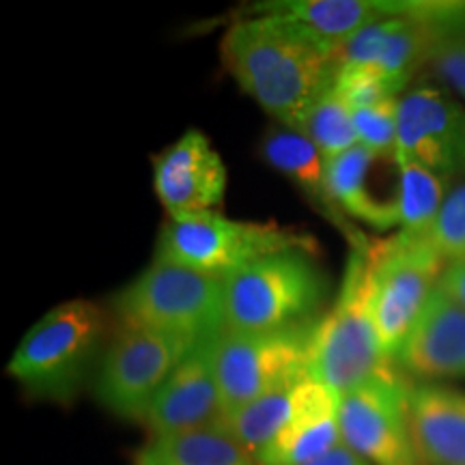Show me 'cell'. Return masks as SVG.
I'll use <instances>...</instances> for the list:
<instances>
[{
	"instance_id": "5bb4252c",
	"label": "cell",
	"mask_w": 465,
	"mask_h": 465,
	"mask_svg": "<svg viewBox=\"0 0 465 465\" xmlns=\"http://www.w3.org/2000/svg\"><path fill=\"white\" fill-rule=\"evenodd\" d=\"M213 341L216 336L196 342L151 401L144 422L153 435L223 422L224 405L213 364Z\"/></svg>"
},
{
	"instance_id": "d6986e66",
	"label": "cell",
	"mask_w": 465,
	"mask_h": 465,
	"mask_svg": "<svg viewBox=\"0 0 465 465\" xmlns=\"http://www.w3.org/2000/svg\"><path fill=\"white\" fill-rule=\"evenodd\" d=\"M381 155L364 147H353L339 158L325 160L328 164V188L336 205L347 218L388 231L399 226L397 205L377 196L371 188V173Z\"/></svg>"
},
{
	"instance_id": "8fae6325",
	"label": "cell",
	"mask_w": 465,
	"mask_h": 465,
	"mask_svg": "<svg viewBox=\"0 0 465 465\" xmlns=\"http://www.w3.org/2000/svg\"><path fill=\"white\" fill-rule=\"evenodd\" d=\"M397 153L446 182L465 177V106L449 91L418 84L399 97Z\"/></svg>"
},
{
	"instance_id": "d4e9b609",
	"label": "cell",
	"mask_w": 465,
	"mask_h": 465,
	"mask_svg": "<svg viewBox=\"0 0 465 465\" xmlns=\"http://www.w3.org/2000/svg\"><path fill=\"white\" fill-rule=\"evenodd\" d=\"M399 97L388 100L373 108L353 110V127L360 147L373 151L381 158H394L397 153V134H399Z\"/></svg>"
},
{
	"instance_id": "83f0119b",
	"label": "cell",
	"mask_w": 465,
	"mask_h": 465,
	"mask_svg": "<svg viewBox=\"0 0 465 465\" xmlns=\"http://www.w3.org/2000/svg\"><path fill=\"white\" fill-rule=\"evenodd\" d=\"M440 287L457 300L459 304L465 306V263H450L446 265L444 274H441Z\"/></svg>"
},
{
	"instance_id": "9a60e30c",
	"label": "cell",
	"mask_w": 465,
	"mask_h": 465,
	"mask_svg": "<svg viewBox=\"0 0 465 465\" xmlns=\"http://www.w3.org/2000/svg\"><path fill=\"white\" fill-rule=\"evenodd\" d=\"M397 369L424 381L465 377V306L441 287L401 347Z\"/></svg>"
},
{
	"instance_id": "7c38bea8",
	"label": "cell",
	"mask_w": 465,
	"mask_h": 465,
	"mask_svg": "<svg viewBox=\"0 0 465 465\" xmlns=\"http://www.w3.org/2000/svg\"><path fill=\"white\" fill-rule=\"evenodd\" d=\"M463 5L446 0H272L250 5L246 15L282 17L311 33L325 48L339 52L353 35L377 22L449 15Z\"/></svg>"
},
{
	"instance_id": "ffe728a7",
	"label": "cell",
	"mask_w": 465,
	"mask_h": 465,
	"mask_svg": "<svg viewBox=\"0 0 465 465\" xmlns=\"http://www.w3.org/2000/svg\"><path fill=\"white\" fill-rule=\"evenodd\" d=\"M134 465H259L224 424L153 435L138 450Z\"/></svg>"
},
{
	"instance_id": "3957f363",
	"label": "cell",
	"mask_w": 465,
	"mask_h": 465,
	"mask_svg": "<svg viewBox=\"0 0 465 465\" xmlns=\"http://www.w3.org/2000/svg\"><path fill=\"white\" fill-rule=\"evenodd\" d=\"M328 278L311 252H278L224 276V319L232 332H276L315 323Z\"/></svg>"
},
{
	"instance_id": "cb8c5ba5",
	"label": "cell",
	"mask_w": 465,
	"mask_h": 465,
	"mask_svg": "<svg viewBox=\"0 0 465 465\" xmlns=\"http://www.w3.org/2000/svg\"><path fill=\"white\" fill-rule=\"evenodd\" d=\"M427 240L450 263H465V177L446 194Z\"/></svg>"
},
{
	"instance_id": "6da1fadb",
	"label": "cell",
	"mask_w": 465,
	"mask_h": 465,
	"mask_svg": "<svg viewBox=\"0 0 465 465\" xmlns=\"http://www.w3.org/2000/svg\"><path fill=\"white\" fill-rule=\"evenodd\" d=\"M220 54L240 89L291 130L332 89L339 74L336 52L276 15H246L232 22Z\"/></svg>"
},
{
	"instance_id": "52a82bcc",
	"label": "cell",
	"mask_w": 465,
	"mask_h": 465,
	"mask_svg": "<svg viewBox=\"0 0 465 465\" xmlns=\"http://www.w3.org/2000/svg\"><path fill=\"white\" fill-rule=\"evenodd\" d=\"M446 261L427 237L397 232L381 242H369L371 311L386 356L397 366V356L433 291L440 287Z\"/></svg>"
},
{
	"instance_id": "8992f818",
	"label": "cell",
	"mask_w": 465,
	"mask_h": 465,
	"mask_svg": "<svg viewBox=\"0 0 465 465\" xmlns=\"http://www.w3.org/2000/svg\"><path fill=\"white\" fill-rule=\"evenodd\" d=\"M315 252L317 242L306 232L274 223H242L216 212L188 218H168L162 226L153 263L190 267L224 278L254 261L278 252Z\"/></svg>"
},
{
	"instance_id": "e0dca14e",
	"label": "cell",
	"mask_w": 465,
	"mask_h": 465,
	"mask_svg": "<svg viewBox=\"0 0 465 465\" xmlns=\"http://www.w3.org/2000/svg\"><path fill=\"white\" fill-rule=\"evenodd\" d=\"M410 424L422 465H465V391L410 383Z\"/></svg>"
},
{
	"instance_id": "7402d4cb",
	"label": "cell",
	"mask_w": 465,
	"mask_h": 465,
	"mask_svg": "<svg viewBox=\"0 0 465 465\" xmlns=\"http://www.w3.org/2000/svg\"><path fill=\"white\" fill-rule=\"evenodd\" d=\"M300 383L265 394V397L252 401V403L242 405L240 410L224 414V429L240 441L243 449L257 455L263 446L276 438L282 424L287 422L291 410H293Z\"/></svg>"
},
{
	"instance_id": "4fadbf2b",
	"label": "cell",
	"mask_w": 465,
	"mask_h": 465,
	"mask_svg": "<svg viewBox=\"0 0 465 465\" xmlns=\"http://www.w3.org/2000/svg\"><path fill=\"white\" fill-rule=\"evenodd\" d=\"M226 166L201 130H188L153 158L155 194L171 218L207 213L223 205Z\"/></svg>"
},
{
	"instance_id": "277c9868",
	"label": "cell",
	"mask_w": 465,
	"mask_h": 465,
	"mask_svg": "<svg viewBox=\"0 0 465 465\" xmlns=\"http://www.w3.org/2000/svg\"><path fill=\"white\" fill-rule=\"evenodd\" d=\"M124 330H147L192 342L223 334L224 278L153 263L113 300Z\"/></svg>"
},
{
	"instance_id": "7a4b0ae2",
	"label": "cell",
	"mask_w": 465,
	"mask_h": 465,
	"mask_svg": "<svg viewBox=\"0 0 465 465\" xmlns=\"http://www.w3.org/2000/svg\"><path fill=\"white\" fill-rule=\"evenodd\" d=\"M369 242L351 246L332 311L319 319L312 334L311 377L339 397L399 371L383 351L371 311L366 276Z\"/></svg>"
},
{
	"instance_id": "5b68a950",
	"label": "cell",
	"mask_w": 465,
	"mask_h": 465,
	"mask_svg": "<svg viewBox=\"0 0 465 465\" xmlns=\"http://www.w3.org/2000/svg\"><path fill=\"white\" fill-rule=\"evenodd\" d=\"M104 330L106 319L93 302L58 304L17 345L9 375L35 399L67 403L83 386Z\"/></svg>"
},
{
	"instance_id": "ac0fdd59",
	"label": "cell",
	"mask_w": 465,
	"mask_h": 465,
	"mask_svg": "<svg viewBox=\"0 0 465 465\" xmlns=\"http://www.w3.org/2000/svg\"><path fill=\"white\" fill-rule=\"evenodd\" d=\"M261 155L272 168L282 173L289 182H293L308 203L317 209L322 216L332 223L336 229L342 231L351 246H362L369 240L356 226L349 223V218L336 205L328 188V164L315 144L304 134L291 127H276L270 130L261 141Z\"/></svg>"
},
{
	"instance_id": "30bf717a",
	"label": "cell",
	"mask_w": 465,
	"mask_h": 465,
	"mask_svg": "<svg viewBox=\"0 0 465 465\" xmlns=\"http://www.w3.org/2000/svg\"><path fill=\"white\" fill-rule=\"evenodd\" d=\"M341 441L371 465H422L410 424V383L399 371L339 397Z\"/></svg>"
},
{
	"instance_id": "9c48e42d",
	"label": "cell",
	"mask_w": 465,
	"mask_h": 465,
	"mask_svg": "<svg viewBox=\"0 0 465 465\" xmlns=\"http://www.w3.org/2000/svg\"><path fill=\"white\" fill-rule=\"evenodd\" d=\"M194 345L177 336L124 330L97 371V403L124 420L144 422L151 401Z\"/></svg>"
},
{
	"instance_id": "603a6c76",
	"label": "cell",
	"mask_w": 465,
	"mask_h": 465,
	"mask_svg": "<svg viewBox=\"0 0 465 465\" xmlns=\"http://www.w3.org/2000/svg\"><path fill=\"white\" fill-rule=\"evenodd\" d=\"M295 130L311 141L322 151L325 160L339 158L353 147H358L356 127H353V114L345 102L341 100L334 86L325 91L311 108L302 114Z\"/></svg>"
},
{
	"instance_id": "44dd1931",
	"label": "cell",
	"mask_w": 465,
	"mask_h": 465,
	"mask_svg": "<svg viewBox=\"0 0 465 465\" xmlns=\"http://www.w3.org/2000/svg\"><path fill=\"white\" fill-rule=\"evenodd\" d=\"M449 190L446 179L440 174L414 162L397 160V216L401 232L427 237Z\"/></svg>"
},
{
	"instance_id": "2e32d148",
	"label": "cell",
	"mask_w": 465,
	"mask_h": 465,
	"mask_svg": "<svg viewBox=\"0 0 465 465\" xmlns=\"http://www.w3.org/2000/svg\"><path fill=\"white\" fill-rule=\"evenodd\" d=\"M339 444V394L306 377L298 386L287 422L254 459L259 465H306Z\"/></svg>"
},
{
	"instance_id": "f1b7e54d",
	"label": "cell",
	"mask_w": 465,
	"mask_h": 465,
	"mask_svg": "<svg viewBox=\"0 0 465 465\" xmlns=\"http://www.w3.org/2000/svg\"><path fill=\"white\" fill-rule=\"evenodd\" d=\"M306 465H371V463L364 461V459L356 455L351 449H347L345 444H339L336 449L325 452L323 457H319V459H315V461H311Z\"/></svg>"
},
{
	"instance_id": "484cf974",
	"label": "cell",
	"mask_w": 465,
	"mask_h": 465,
	"mask_svg": "<svg viewBox=\"0 0 465 465\" xmlns=\"http://www.w3.org/2000/svg\"><path fill=\"white\" fill-rule=\"evenodd\" d=\"M334 91L339 93L351 113L380 106L388 100H397V95L388 89V84L373 67H339Z\"/></svg>"
},
{
	"instance_id": "4316f807",
	"label": "cell",
	"mask_w": 465,
	"mask_h": 465,
	"mask_svg": "<svg viewBox=\"0 0 465 465\" xmlns=\"http://www.w3.org/2000/svg\"><path fill=\"white\" fill-rule=\"evenodd\" d=\"M429 63L440 78L465 100V31L441 39Z\"/></svg>"
},
{
	"instance_id": "ba28073f",
	"label": "cell",
	"mask_w": 465,
	"mask_h": 465,
	"mask_svg": "<svg viewBox=\"0 0 465 465\" xmlns=\"http://www.w3.org/2000/svg\"><path fill=\"white\" fill-rule=\"evenodd\" d=\"M315 323L276 332L224 330L213 341V364L224 414L311 377Z\"/></svg>"
}]
</instances>
